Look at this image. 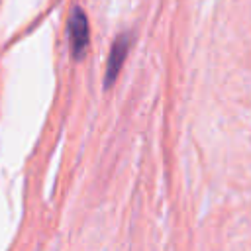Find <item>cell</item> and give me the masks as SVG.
Wrapping results in <instances>:
<instances>
[{"instance_id":"obj_1","label":"cell","mask_w":251,"mask_h":251,"mask_svg":"<svg viewBox=\"0 0 251 251\" xmlns=\"http://www.w3.org/2000/svg\"><path fill=\"white\" fill-rule=\"evenodd\" d=\"M67 31H69V45H71L73 57L82 59V55L88 47V41H90V31H88V18L80 6H75L71 10Z\"/></svg>"},{"instance_id":"obj_2","label":"cell","mask_w":251,"mask_h":251,"mask_svg":"<svg viewBox=\"0 0 251 251\" xmlns=\"http://www.w3.org/2000/svg\"><path fill=\"white\" fill-rule=\"evenodd\" d=\"M129 43H131V37L127 33H122L114 39L112 49H110V57L106 63V71H104V88H108L116 82V78L122 71V65L129 53Z\"/></svg>"}]
</instances>
